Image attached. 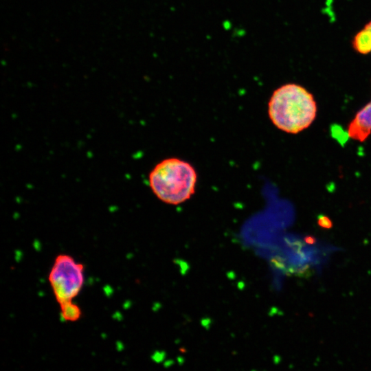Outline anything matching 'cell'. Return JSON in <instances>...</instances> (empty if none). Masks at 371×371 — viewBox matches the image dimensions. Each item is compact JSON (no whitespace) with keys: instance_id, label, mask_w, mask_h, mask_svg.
I'll return each instance as SVG.
<instances>
[{"instance_id":"obj_4","label":"cell","mask_w":371,"mask_h":371,"mask_svg":"<svg viewBox=\"0 0 371 371\" xmlns=\"http://www.w3.org/2000/svg\"><path fill=\"white\" fill-rule=\"evenodd\" d=\"M371 133V101L360 109L348 125V134L353 139L364 141Z\"/></svg>"},{"instance_id":"obj_6","label":"cell","mask_w":371,"mask_h":371,"mask_svg":"<svg viewBox=\"0 0 371 371\" xmlns=\"http://www.w3.org/2000/svg\"><path fill=\"white\" fill-rule=\"evenodd\" d=\"M60 315L67 322H76L81 316V310L72 301L60 304Z\"/></svg>"},{"instance_id":"obj_2","label":"cell","mask_w":371,"mask_h":371,"mask_svg":"<svg viewBox=\"0 0 371 371\" xmlns=\"http://www.w3.org/2000/svg\"><path fill=\"white\" fill-rule=\"evenodd\" d=\"M196 172L188 162L168 158L158 163L149 174V185L155 196L168 204L177 205L194 192Z\"/></svg>"},{"instance_id":"obj_7","label":"cell","mask_w":371,"mask_h":371,"mask_svg":"<svg viewBox=\"0 0 371 371\" xmlns=\"http://www.w3.org/2000/svg\"><path fill=\"white\" fill-rule=\"evenodd\" d=\"M319 225L329 229L332 227V223L327 217H322L318 221Z\"/></svg>"},{"instance_id":"obj_8","label":"cell","mask_w":371,"mask_h":371,"mask_svg":"<svg viewBox=\"0 0 371 371\" xmlns=\"http://www.w3.org/2000/svg\"><path fill=\"white\" fill-rule=\"evenodd\" d=\"M305 241L306 243L309 244V245H313L315 243V238H313V237H311V236H307L305 238Z\"/></svg>"},{"instance_id":"obj_5","label":"cell","mask_w":371,"mask_h":371,"mask_svg":"<svg viewBox=\"0 0 371 371\" xmlns=\"http://www.w3.org/2000/svg\"><path fill=\"white\" fill-rule=\"evenodd\" d=\"M352 45L355 50L360 54L371 52V21L354 36Z\"/></svg>"},{"instance_id":"obj_3","label":"cell","mask_w":371,"mask_h":371,"mask_svg":"<svg viewBox=\"0 0 371 371\" xmlns=\"http://www.w3.org/2000/svg\"><path fill=\"white\" fill-rule=\"evenodd\" d=\"M49 281L59 304L72 301L82 287L84 267L69 255H58L50 270Z\"/></svg>"},{"instance_id":"obj_1","label":"cell","mask_w":371,"mask_h":371,"mask_svg":"<svg viewBox=\"0 0 371 371\" xmlns=\"http://www.w3.org/2000/svg\"><path fill=\"white\" fill-rule=\"evenodd\" d=\"M268 113L279 129L295 134L308 128L317 114L313 95L304 87L288 83L276 89L268 104Z\"/></svg>"}]
</instances>
